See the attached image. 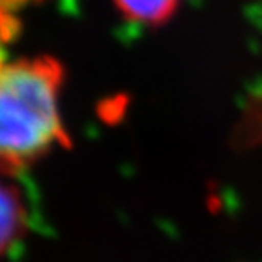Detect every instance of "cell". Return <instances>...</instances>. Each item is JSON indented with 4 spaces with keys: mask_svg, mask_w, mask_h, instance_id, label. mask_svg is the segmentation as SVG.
Here are the masks:
<instances>
[{
    "mask_svg": "<svg viewBox=\"0 0 262 262\" xmlns=\"http://www.w3.org/2000/svg\"><path fill=\"white\" fill-rule=\"evenodd\" d=\"M62 68L55 58H24L0 70V169L15 175L66 146L58 111Z\"/></svg>",
    "mask_w": 262,
    "mask_h": 262,
    "instance_id": "cell-1",
    "label": "cell"
},
{
    "mask_svg": "<svg viewBox=\"0 0 262 262\" xmlns=\"http://www.w3.org/2000/svg\"><path fill=\"white\" fill-rule=\"evenodd\" d=\"M13 173L0 169V260L24 241L29 231V208Z\"/></svg>",
    "mask_w": 262,
    "mask_h": 262,
    "instance_id": "cell-2",
    "label": "cell"
},
{
    "mask_svg": "<svg viewBox=\"0 0 262 262\" xmlns=\"http://www.w3.org/2000/svg\"><path fill=\"white\" fill-rule=\"evenodd\" d=\"M180 0H115L126 18L147 26L164 24L175 13Z\"/></svg>",
    "mask_w": 262,
    "mask_h": 262,
    "instance_id": "cell-3",
    "label": "cell"
},
{
    "mask_svg": "<svg viewBox=\"0 0 262 262\" xmlns=\"http://www.w3.org/2000/svg\"><path fill=\"white\" fill-rule=\"evenodd\" d=\"M15 33V22L8 15L0 11V70L4 68V42L9 40Z\"/></svg>",
    "mask_w": 262,
    "mask_h": 262,
    "instance_id": "cell-4",
    "label": "cell"
}]
</instances>
